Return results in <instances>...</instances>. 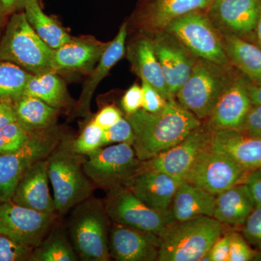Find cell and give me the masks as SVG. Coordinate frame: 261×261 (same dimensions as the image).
<instances>
[{
  "instance_id": "1",
  "label": "cell",
  "mask_w": 261,
  "mask_h": 261,
  "mask_svg": "<svg viewBox=\"0 0 261 261\" xmlns=\"http://www.w3.org/2000/svg\"><path fill=\"white\" fill-rule=\"evenodd\" d=\"M134 134V149L141 161H148L171 148L202 124V121L175 98L158 113L141 109L126 114Z\"/></svg>"
},
{
  "instance_id": "2",
  "label": "cell",
  "mask_w": 261,
  "mask_h": 261,
  "mask_svg": "<svg viewBox=\"0 0 261 261\" xmlns=\"http://www.w3.org/2000/svg\"><path fill=\"white\" fill-rule=\"evenodd\" d=\"M84 155L75 153L63 137L47 158V171L58 215L66 214L92 196L93 184L84 171Z\"/></svg>"
},
{
  "instance_id": "3",
  "label": "cell",
  "mask_w": 261,
  "mask_h": 261,
  "mask_svg": "<svg viewBox=\"0 0 261 261\" xmlns=\"http://www.w3.org/2000/svg\"><path fill=\"white\" fill-rule=\"evenodd\" d=\"M238 70L197 58L189 76L176 94L178 102L200 121L212 114L219 98Z\"/></svg>"
},
{
  "instance_id": "4",
  "label": "cell",
  "mask_w": 261,
  "mask_h": 261,
  "mask_svg": "<svg viewBox=\"0 0 261 261\" xmlns=\"http://www.w3.org/2000/svg\"><path fill=\"white\" fill-rule=\"evenodd\" d=\"M224 233V224L214 217L174 223L161 238L158 260L201 261Z\"/></svg>"
},
{
  "instance_id": "5",
  "label": "cell",
  "mask_w": 261,
  "mask_h": 261,
  "mask_svg": "<svg viewBox=\"0 0 261 261\" xmlns=\"http://www.w3.org/2000/svg\"><path fill=\"white\" fill-rule=\"evenodd\" d=\"M110 218L104 202L90 197L73 207L68 222L71 244L84 261L111 260L108 250Z\"/></svg>"
},
{
  "instance_id": "6",
  "label": "cell",
  "mask_w": 261,
  "mask_h": 261,
  "mask_svg": "<svg viewBox=\"0 0 261 261\" xmlns=\"http://www.w3.org/2000/svg\"><path fill=\"white\" fill-rule=\"evenodd\" d=\"M53 49L36 34L25 13L12 15L0 39V60L18 65L33 75L55 72Z\"/></svg>"
},
{
  "instance_id": "7",
  "label": "cell",
  "mask_w": 261,
  "mask_h": 261,
  "mask_svg": "<svg viewBox=\"0 0 261 261\" xmlns=\"http://www.w3.org/2000/svg\"><path fill=\"white\" fill-rule=\"evenodd\" d=\"M63 138L54 126L36 130L30 132L29 140L18 150L0 154V201L11 200L25 172L38 161L47 159Z\"/></svg>"
},
{
  "instance_id": "8",
  "label": "cell",
  "mask_w": 261,
  "mask_h": 261,
  "mask_svg": "<svg viewBox=\"0 0 261 261\" xmlns=\"http://www.w3.org/2000/svg\"><path fill=\"white\" fill-rule=\"evenodd\" d=\"M163 30L176 37L196 58L232 65L225 50L222 36L206 10H195L178 17Z\"/></svg>"
},
{
  "instance_id": "9",
  "label": "cell",
  "mask_w": 261,
  "mask_h": 261,
  "mask_svg": "<svg viewBox=\"0 0 261 261\" xmlns=\"http://www.w3.org/2000/svg\"><path fill=\"white\" fill-rule=\"evenodd\" d=\"M83 167L94 185L109 190L123 186L141 170L142 162L128 143L101 147L84 155Z\"/></svg>"
},
{
  "instance_id": "10",
  "label": "cell",
  "mask_w": 261,
  "mask_h": 261,
  "mask_svg": "<svg viewBox=\"0 0 261 261\" xmlns=\"http://www.w3.org/2000/svg\"><path fill=\"white\" fill-rule=\"evenodd\" d=\"M104 205L113 222L160 238L176 223L171 211L163 213L151 208L124 186L108 191Z\"/></svg>"
},
{
  "instance_id": "11",
  "label": "cell",
  "mask_w": 261,
  "mask_h": 261,
  "mask_svg": "<svg viewBox=\"0 0 261 261\" xmlns=\"http://www.w3.org/2000/svg\"><path fill=\"white\" fill-rule=\"evenodd\" d=\"M59 215L0 201V233L35 249L44 241Z\"/></svg>"
},
{
  "instance_id": "12",
  "label": "cell",
  "mask_w": 261,
  "mask_h": 261,
  "mask_svg": "<svg viewBox=\"0 0 261 261\" xmlns=\"http://www.w3.org/2000/svg\"><path fill=\"white\" fill-rule=\"evenodd\" d=\"M250 173L209 145L199 154L185 181L216 196L245 183Z\"/></svg>"
},
{
  "instance_id": "13",
  "label": "cell",
  "mask_w": 261,
  "mask_h": 261,
  "mask_svg": "<svg viewBox=\"0 0 261 261\" xmlns=\"http://www.w3.org/2000/svg\"><path fill=\"white\" fill-rule=\"evenodd\" d=\"M213 130L207 123H202L177 145L142 161L141 169L157 170L185 181L199 154L210 145Z\"/></svg>"
},
{
  "instance_id": "14",
  "label": "cell",
  "mask_w": 261,
  "mask_h": 261,
  "mask_svg": "<svg viewBox=\"0 0 261 261\" xmlns=\"http://www.w3.org/2000/svg\"><path fill=\"white\" fill-rule=\"evenodd\" d=\"M154 34L152 42L154 53L170 95L176 97L178 90L191 74L197 58L166 31H159Z\"/></svg>"
},
{
  "instance_id": "15",
  "label": "cell",
  "mask_w": 261,
  "mask_h": 261,
  "mask_svg": "<svg viewBox=\"0 0 261 261\" xmlns=\"http://www.w3.org/2000/svg\"><path fill=\"white\" fill-rule=\"evenodd\" d=\"M261 11V0H213L206 10L221 34H230L253 42Z\"/></svg>"
},
{
  "instance_id": "16",
  "label": "cell",
  "mask_w": 261,
  "mask_h": 261,
  "mask_svg": "<svg viewBox=\"0 0 261 261\" xmlns=\"http://www.w3.org/2000/svg\"><path fill=\"white\" fill-rule=\"evenodd\" d=\"M161 238L113 222L110 228L108 250L118 261L158 260Z\"/></svg>"
},
{
  "instance_id": "17",
  "label": "cell",
  "mask_w": 261,
  "mask_h": 261,
  "mask_svg": "<svg viewBox=\"0 0 261 261\" xmlns=\"http://www.w3.org/2000/svg\"><path fill=\"white\" fill-rule=\"evenodd\" d=\"M239 71V70H238ZM248 80L238 72L219 98L207 124L213 130H241L252 102L247 91Z\"/></svg>"
},
{
  "instance_id": "18",
  "label": "cell",
  "mask_w": 261,
  "mask_h": 261,
  "mask_svg": "<svg viewBox=\"0 0 261 261\" xmlns=\"http://www.w3.org/2000/svg\"><path fill=\"white\" fill-rule=\"evenodd\" d=\"M181 182L157 170L141 169L123 186L151 208L167 213L171 211L173 197Z\"/></svg>"
},
{
  "instance_id": "19",
  "label": "cell",
  "mask_w": 261,
  "mask_h": 261,
  "mask_svg": "<svg viewBox=\"0 0 261 261\" xmlns=\"http://www.w3.org/2000/svg\"><path fill=\"white\" fill-rule=\"evenodd\" d=\"M210 147L213 150L251 172L261 167V138L240 130H214Z\"/></svg>"
},
{
  "instance_id": "20",
  "label": "cell",
  "mask_w": 261,
  "mask_h": 261,
  "mask_svg": "<svg viewBox=\"0 0 261 261\" xmlns=\"http://www.w3.org/2000/svg\"><path fill=\"white\" fill-rule=\"evenodd\" d=\"M49 181L47 159L38 161L23 175L10 200L40 212L57 213Z\"/></svg>"
},
{
  "instance_id": "21",
  "label": "cell",
  "mask_w": 261,
  "mask_h": 261,
  "mask_svg": "<svg viewBox=\"0 0 261 261\" xmlns=\"http://www.w3.org/2000/svg\"><path fill=\"white\" fill-rule=\"evenodd\" d=\"M137 13V23L142 28L157 32L182 15L207 10L213 0H147Z\"/></svg>"
},
{
  "instance_id": "22",
  "label": "cell",
  "mask_w": 261,
  "mask_h": 261,
  "mask_svg": "<svg viewBox=\"0 0 261 261\" xmlns=\"http://www.w3.org/2000/svg\"><path fill=\"white\" fill-rule=\"evenodd\" d=\"M109 43L94 39H70L53 49V68L55 72L89 70L99 62Z\"/></svg>"
},
{
  "instance_id": "23",
  "label": "cell",
  "mask_w": 261,
  "mask_h": 261,
  "mask_svg": "<svg viewBox=\"0 0 261 261\" xmlns=\"http://www.w3.org/2000/svg\"><path fill=\"white\" fill-rule=\"evenodd\" d=\"M128 58L141 80L150 84L167 100L175 98L168 92L161 65L154 53L152 39L146 37L136 39L128 46Z\"/></svg>"
},
{
  "instance_id": "24",
  "label": "cell",
  "mask_w": 261,
  "mask_h": 261,
  "mask_svg": "<svg viewBox=\"0 0 261 261\" xmlns=\"http://www.w3.org/2000/svg\"><path fill=\"white\" fill-rule=\"evenodd\" d=\"M255 207L246 184H238L216 195L214 218L224 225L242 226Z\"/></svg>"
},
{
  "instance_id": "25",
  "label": "cell",
  "mask_w": 261,
  "mask_h": 261,
  "mask_svg": "<svg viewBox=\"0 0 261 261\" xmlns=\"http://www.w3.org/2000/svg\"><path fill=\"white\" fill-rule=\"evenodd\" d=\"M216 199V195L184 181L175 193L170 210L176 222L201 216L214 217Z\"/></svg>"
},
{
  "instance_id": "26",
  "label": "cell",
  "mask_w": 261,
  "mask_h": 261,
  "mask_svg": "<svg viewBox=\"0 0 261 261\" xmlns=\"http://www.w3.org/2000/svg\"><path fill=\"white\" fill-rule=\"evenodd\" d=\"M126 37L127 25L124 23L120 29L115 39L108 44L98 62L97 66L92 70V74L84 84L76 107L77 113L80 116H88L90 113L91 100L98 84L100 83L111 68L124 56Z\"/></svg>"
},
{
  "instance_id": "27",
  "label": "cell",
  "mask_w": 261,
  "mask_h": 261,
  "mask_svg": "<svg viewBox=\"0 0 261 261\" xmlns=\"http://www.w3.org/2000/svg\"><path fill=\"white\" fill-rule=\"evenodd\" d=\"M231 65L254 84H261V49L254 42L230 34H221Z\"/></svg>"
},
{
  "instance_id": "28",
  "label": "cell",
  "mask_w": 261,
  "mask_h": 261,
  "mask_svg": "<svg viewBox=\"0 0 261 261\" xmlns=\"http://www.w3.org/2000/svg\"><path fill=\"white\" fill-rule=\"evenodd\" d=\"M17 121L28 132L47 129L54 126L58 108L32 96L23 95L13 103Z\"/></svg>"
},
{
  "instance_id": "29",
  "label": "cell",
  "mask_w": 261,
  "mask_h": 261,
  "mask_svg": "<svg viewBox=\"0 0 261 261\" xmlns=\"http://www.w3.org/2000/svg\"><path fill=\"white\" fill-rule=\"evenodd\" d=\"M23 95L39 98L51 107H65L68 101L65 86L56 72L32 75L29 79Z\"/></svg>"
},
{
  "instance_id": "30",
  "label": "cell",
  "mask_w": 261,
  "mask_h": 261,
  "mask_svg": "<svg viewBox=\"0 0 261 261\" xmlns=\"http://www.w3.org/2000/svg\"><path fill=\"white\" fill-rule=\"evenodd\" d=\"M24 9L32 28L51 49H58L71 39L56 20L42 11L37 0H27Z\"/></svg>"
},
{
  "instance_id": "31",
  "label": "cell",
  "mask_w": 261,
  "mask_h": 261,
  "mask_svg": "<svg viewBox=\"0 0 261 261\" xmlns=\"http://www.w3.org/2000/svg\"><path fill=\"white\" fill-rule=\"evenodd\" d=\"M78 255L61 228L48 233L33 251L31 261H76Z\"/></svg>"
},
{
  "instance_id": "32",
  "label": "cell",
  "mask_w": 261,
  "mask_h": 261,
  "mask_svg": "<svg viewBox=\"0 0 261 261\" xmlns=\"http://www.w3.org/2000/svg\"><path fill=\"white\" fill-rule=\"evenodd\" d=\"M32 75L18 65L0 60V101L13 104L18 100Z\"/></svg>"
},
{
  "instance_id": "33",
  "label": "cell",
  "mask_w": 261,
  "mask_h": 261,
  "mask_svg": "<svg viewBox=\"0 0 261 261\" xmlns=\"http://www.w3.org/2000/svg\"><path fill=\"white\" fill-rule=\"evenodd\" d=\"M104 129L93 121L89 123L78 138L70 140V146L75 153L86 155L102 147Z\"/></svg>"
},
{
  "instance_id": "34",
  "label": "cell",
  "mask_w": 261,
  "mask_h": 261,
  "mask_svg": "<svg viewBox=\"0 0 261 261\" xmlns=\"http://www.w3.org/2000/svg\"><path fill=\"white\" fill-rule=\"evenodd\" d=\"M30 132L18 121L13 122L0 129V154L18 150L29 140Z\"/></svg>"
},
{
  "instance_id": "35",
  "label": "cell",
  "mask_w": 261,
  "mask_h": 261,
  "mask_svg": "<svg viewBox=\"0 0 261 261\" xmlns=\"http://www.w3.org/2000/svg\"><path fill=\"white\" fill-rule=\"evenodd\" d=\"M34 250L0 233V261L30 260Z\"/></svg>"
},
{
  "instance_id": "36",
  "label": "cell",
  "mask_w": 261,
  "mask_h": 261,
  "mask_svg": "<svg viewBox=\"0 0 261 261\" xmlns=\"http://www.w3.org/2000/svg\"><path fill=\"white\" fill-rule=\"evenodd\" d=\"M135 134L126 118H121L114 125L104 130L102 147L114 144L128 143L133 145Z\"/></svg>"
},
{
  "instance_id": "37",
  "label": "cell",
  "mask_w": 261,
  "mask_h": 261,
  "mask_svg": "<svg viewBox=\"0 0 261 261\" xmlns=\"http://www.w3.org/2000/svg\"><path fill=\"white\" fill-rule=\"evenodd\" d=\"M243 233L245 240L261 252V207L255 206L244 224Z\"/></svg>"
},
{
  "instance_id": "38",
  "label": "cell",
  "mask_w": 261,
  "mask_h": 261,
  "mask_svg": "<svg viewBox=\"0 0 261 261\" xmlns=\"http://www.w3.org/2000/svg\"><path fill=\"white\" fill-rule=\"evenodd\" d=\"M229 253L227 261H249L255 257V252L240 233L230 232Z\"/></svg>"
},
{
  "instance_id": "39",
  "label": "cell",
  "mask_w": 261,
  "mask_h": 261,
  "mask_svg": "<svg viewBox=\"0 0 261 261\" xmlns=\"http://www.w3.org/2000/svg\"><path fill=\"white\" fill-rule=\"evenodd\" d=\"M142 109L149 113H158L166 106L167 99L150 84L142 80Z\"/></svg>"
},
{
  "instance_id": "40",
  "label": "cell",
  "mask_w": 261,
  "mask_h": 261,
  "mask_svg": "<svg viewBox=\"0 0 261 261\" xmlns=\"http://www.w3.org/2000/svg\"><path fill=\"white\" fill-rule=\"evenodd\" d=\"M240 130L261 138V105H252Z\"/></svg>"
},
{
  "instance_id": "41",
  "label": "cell",
  "mask_w": 261,
  "mask_h": 261,
  "mask_svg": "<svg viewBox=\"0 0 261 261\" xmlns=\"http://www.w3.org/2000/svg\"><path fill=\"white\" fill-rule=\"evenodd\" d=\"M121 106L126 114H130L142 108V87L138 84L132 85L121 99Z\"/></svg>"
},
{
  "instance_id": "42",
  "label": "cell",
  "mask_w": 261,
  "mask_h": 261,
  "mask_svg": "<svg viewBox=\"0 0 261 261\" xmlns=\"http://www.w3.org/2000/svg\"><path fill=\"white\" fill-rule=\"evenodd\" d=\"M121 118L119 110L114 106H110L102 108L92 121L105 130L112 126Z\"/></svg>"
},
{
  "instance_id": "43",
  "label": "cell",
  "mask_w": 261,
  "mask_h": 261,
  "mask_svg": "<svg viewBox=\"0 0 261 261\" xmlns=\"http://www.w3.org/2000/svg\"><path fill=\"white\" fill-rule=\"evenodd\" d=\"M229 233H224L221 235L209 251L211 261H227L229 253Z\"/></svg>"
},
{
  "instance_id": "44",
  "label": "cell",
  "mask_w": 261,
  "mask_h": 261,
  "mask_svg": "<svg viewBox=\"0 0 261 261\" xmlns=\"http://www.w3.org/2000/svg\"><path fill=\"white\" fill-rule=\"evenodd\" d=\"M245 183L250 190L255 206L261 207V171L258 169L251 171Z\"/></svg>"
},
{
  "instance_id": "45",
  "label": "cell",
  "mask_w": 261,
  "mask_h": 261,
  "mask_svg": "<svg viewBox=\"0 0 261 261\" xmlns=\"http://www.w3.org/2000/svg\"><path fill=\"white\" fill-rule=\"evenodd\" d=\"M15 121L17 117L13 104L0 101V129Z\"/></svg>"
},
{
  "instance_id": "46",
  "label": "cell",
  "mask_w": 261,
  "mask_h": 261,
  "mask_svg": "<svg viewBox=\"0 0 261 261\" xmlns=\"http://www.w3.org/2000/svg\"><path fill=\"white\" fill-rule=\"evenodd\" d=\"M247 91L252 105H261V84H254L248 80Z\"/></svg>"
},
{
  "instance_id": "47",
  "label": "cell",
  "mask_w": 261,
  "mask_h": 261,
  "mask_svg": "<svg viewBox=\"0 0 261 261\" xmlns=\"http://www.w3.org/2000/svg\"><path fill=\"white\" fill-rule=\"evenodd\" d=\"M27 0H0L7 13L20 9L25 6Z\"/></svg>"
},
{
  "instance_id": "48",
  "label": "cell",
  "mask_w": 261,
  "mask_h": 261,
  "mask_svg": "<svg viewBox=\"0 0 261 261\" xmlns=\"http://www.w3.org/2000/svg\"><path fill=\"white\" fill-rule=\"evenodd\" d=\"M253 42L261 49V11L254 32Z\"/></svg>"
},
{
  "instance_id": "49",
  "label": "cell",
  "mask_w": 261,
  "mask_h": 261,
  "mask_svg": "<svg viewBox=\"0 0 261 261\" xmlns=\"http://www.w3.org/2000/svg\"><path fill=\"white\" fill-rule=\"evenodd\" d=\"M5 14H7L6 11H5V8H3V5L0 3V22L3 20L4 18Z\"/></svg>"
},
{
  "instance_id": "50",
  "label": "cell",
  "mask_w": 261,
  "mask_h": 261,
  "mask_svg": "<svg viewBox=\"0 0 261 261\" xmlns=\"http://www.w3.org/2000/svg\"><path fill=\"white\" fill-rule=\"evenodd\" d=\"M1 27H0V39H1Z\"/></svg>"
},
{
  "instance_id": "51",
  "label": "cell",
  "mask_w": 261,
  "mask_h": 261,
  "mask_svg": "<svg viewBox=\"0 0 261 261\" xmlns=\"http://www.w3.org/2000/svg\"><path fill=\"white\" fill-rule=\"evenodd\" d=\"M259 171H261V167L260 168H259Z\"/></svg>"
},
{
  "instance_id": "52",
  "label": "cell",
  "mask_w": 261,
  "mask_h": 261,
  "mask_svg": "<svg viewBox=\"0 0 261 261\" xmlns=\"http://www.w3.org/2000/svg\"><path fill=\"white\" fill-rule=\"evenodd\" d=\"M145 1H147V0H145Z\"/></svg>"
}]
</instances>
